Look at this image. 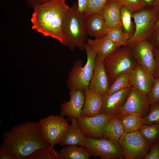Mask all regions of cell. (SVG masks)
I'll return each mask as SVG.
<instances>
[{
	"mask_svg": "<svg viewBox=\"0 0 159 159\" xmlns=\"http://www.w3.org/2000/svg\"><path fill=\"white\" fill-rule=\"evenodd\" d=\"M2 138L0 149L12 153L16 159H28L34 152L50 146L42 137L38 122L26 121L14 125L3 132Z\"/></svg>",
	"mask_w": 159,
	"mask_h": 159,
	"instance_id": "obj_1",
	"label": "cell"
},
{
	"mask_svg": "<svg viewBox=\"0 0 159 159\" xmlns=\"http://www.w3.org/2000/svg\"><path fill=\"white\" fill-rule=\"evenodd\" d=\"M66 0H52L34 7L31 19L33 29L57 39L64 45V24L69 8Z\"/></svg>",
	"mask_w": 159,
	"mask_h": 159,
	"instance_id": "obj_2",
	"label": "cell"
},
{
	"mask_svg": "<svg viewBox=\"0 0 159 159\" xmlns=\"http://www.w3.org/2000/svg\"><path fill=\"white\" fill-rule=\"evenodd\" d=\"M84 14L79 13L77 4L74 2L69 7L64 20L63 30L65 38L64 45L73 51L76 47L84 50V45L88 40L87 33Z\"/></svg>",
	"mask_w": 159,
	"mask_h": 159,
	"instance_id": "obj_3",
	"label": "cell"
},
{
	"mask_svg": "<svg viewBox=\"0 0 159 159\" xmlns=\"http://www.w3.org/2000/svg\"><path fill=\"white\" fill-rule=\"evenodd\" d=\"M84 49L87 54V62L84 66L81 59H78L74 62L67 81V87L69 90L81 89L85 91L88 89L92 76L96 54L87 42L84 44Z\"/></svg>",
	"mask_w": 159,
	"mask_h": 159,
	"instance_id": "obj_4",
	"label": "cell"
},
{
	"mask_svg": "<svg viewBox=\"0 0 159 159\" xmlns=\"http://www.w3.org/2000/svg\"><path fill=\"white\" fill-rule=\"evenodd\" d=\"M103 63L110 85L119 75L131 72L138 64L127 46L119 47L110 53L104 59Z\"/></svg>",
	"mask_w": 159,
	"mask_h": 159,
	"instance_id": "obj_5",
	"label": "cell"
},
{
	"mask_svg": "<svg viewBox=\"0 0 159 159\" xmlns=\"http://www.w3.org/2000/svg\"><path fill=\"white\" fill-rule=\"evenodd\" d=\"M132 16L134 20L135 29L128 42L127 46L130 48L142 41L150 39L159 18V14L153 7L142 9L132 13Z\"/></svg>",
	"mask_w": 159,
	"mask_h": 159,
	"instance_id": "obj_6",
	"label": "cell"
},
{
	"mask_svg": "<svg viewBox=\"0 0 159 159\" xmlns=\"http://www.w3.org/2000/svg\"><path fill=\"white\" fill-rule=\"evenodd\" d=\"M84 146L91 156L102 159L123 158L124 153L118 141L107 138H93L85 136Z\"/></svg>",
	"mask_w": 159,
	"mask_h": 159,
	"instance_id": "obj_7",
	"label": "cell"
},
{
	"mask_svg": "<svg viewBox=\"0 0 159 159\" xmlns=\"http://www.w3.org/2000/svg\"><path fill=\"white\" fill-rule=\"evenodd\" d=\"M126 159L144 158L148 153L151 144L139 130L124 133L118 141Z\"/></svg>",
	"mask_w": 159,
	"mask_h": 159,
	"instance_id": "obj_8",
	"label": "cell"
},
{
	"mask_svg": "<svg viewBox=\"0 0 159 159\" xmlns=\"http://www.w3.org/2000/svg\"><path fill=\"white\" fill-rule=\"evenodd\" d=\"M68 121L60 115H52L39 120L42 137L50 145L59 144L69 125Z\"/></svg>",
	"mask_w": 159,
	"mask_h": 159,
	"instance_id": "obj_9",
	"label": "cell"
},
{
	"mask_svg": "<svg viewBox=\"0 0 159 159\" xmlns=\"http://www.w3.org/2000/svg\"><path fill=\"white\" fill-rule=\"evenodd\" d=\"M116 114L102 113L90 117H81L77 119V123L86 136L95 138H102L105 127Z\"/></svg>",
	"mask_w": 159,
	"mask_h": 159,
	"instance_id": "obj_10",
	"label": "cell"
},
{
	"mask_svg": "<svg viewBox=\"0 0 159 159\" xmlns=\"http://www.w3.org/2000/svg\"><path fill=\"white\" fill-rule=\"evenodd\" d=\"M150 104L148 94L132 86L124 105L118 112L135 114L144 117L148 112Z\"/></svg>",
	"mask_w": 159,
	"mask_h": 159,
	"instance_id": "obj_11",
	"label": "cell"
},
{
	"mask_svg": "<svg viewBox=\"0 0 159 159\" xmlns=\"http://www.w3.org/2000/svg\"><path fill=\"white\" fill-rule=\"evenodd\" d=\"M153 47L148 40L142 41L130 48L138 64L154 76L156 63L153 51Z\"/></svg>",
	"mask_w": 159,
	"mask_h": 159,
	"instance_id": "obj_12",
	"label": "cell"
},
{
	"mask_svg": "<svg viewBox=\"0 0 159 159\" xmlns=\"http://www.w3.org/2000/svg\"><path fill=\"white\" fill-rule=\"evenodd\" d=\"M69 94V101L61 104L60 115L67 116L68 121H71L73 118L77 119L81 117L85 96V91L81 89L70 90Z\"/></svg>",
	"mask_w": 159,
	"mask_h": 159,
	"instance_id": "obj_13",
	"label": "cell"
},
{
	"mask_svg": "<svg viewBox=\"0 0 159 159\" xmlns=\"http://www.w3.org/2000/svg\"><path fill=\"white\" fill-rule=\"evenodd\" d=\"M103 60L96 57L95 69L88 88L102 95L107 92L110 86Z\"/></svg>",
	"mask_w": 159,
	"mask_h": 159,
	"instance_id": "obj_14",
	"label": "cell"
},
{
	"mask_svg": "<svg viewBox=\"0 0 159 159\" xmlns=\"http://www.w3.org/2000/svg\"><path fill=\"white\" fill-rule=\"evenodd\" d=\"M131 87L122 89L110 95L107 93L102 95V113L112 114L118 113L124 105Z\"/></svg>",
	"mask_w": 159,
	"mask_h": 159,
	"instance_id": "obj_15",
	"label": "cell"
},
{
	"mask_svg": "<svg viewBox=\"0 0 159 159\" xmlns=\"http://www.w3.org/2000/svg\"><path fill=\"white\" fill-rule=\"evenodd\" d=\"M130 77L132 86L147 94L151 90L154 81L153 77L138 64L131 71Z\"/></svg>",
	"mask_w": 159,
	"mask_h": 159,
	"instance_id": "obj_16",
	"label": "cell"
},
{
	"mask_svg": "<svg viewBox=\"0 0 159 159\" xmlns=\"http://www.w3.org/2000/svg\"><path fill=\"white\" fill-rule=\"evenodd\" d=\"M85 92V98L81 117H90L102 113V95L88 88Z\"/></svg>",
	"mask_w": 159,
	"mask_h": 159,
	"instance_id": "obj_17",
	"label": "cell"
},
{
	"mask_svg": "<svg viewBox=\"0 0 159 159\" xmlns=\"http://www.w3.org/2000/svg\"><path fill=\"white\" fill-rule=\"evenodd\" d=\"M122 5L117 0H109L102 8L101 12L109 28H122L120 17Z\"/></svg>",
	"mask_w": 159,
	"mask_h": 159,
	"instance_id": "obj_18",
	"label": "cell"
},
{
	"mask_svg": "<svg viewBox=\"0 0 159 159\" xmlns=\"http://www.w3.org/2000/svg\"><path fill=\"white\" fill-rule=\"evenodd\" d=\"M87 34L95 38L106 35L109 29L101 11L94 13L85 19Z\"/></svg>",
	"mask_w": 159,
	"mask_h": 159,
	"instance_id": "obj_19",
	"label": "cell"
},
{
	"mask_svg": "<svg viewBox=\"0 0 159 159\" xmlns=\"http://www.w3.org/2000/svg\"><path fill=\"white\" fill-rule=\"evenodd\" d=\"M94 51L96 58L104 59L105 57L119 47L106 35L92 39H88L87 42Z\"/></svg>",
	"mask_w": 159,
	"mask_h": 159,
	"instance_id": "obj_20",
	"label": "cell"
},
{
	"mask_svg": "<svg viewBox=\"0 0 159 159\" xmlns=\"http://www.w3.org/2000/svg\"><path fill=\"white\" fill-rule=\"evenodd\" d=\"M59 143L62 146L77 145L84 146L85 135L81 132L77 123V119L73 118Z\"/></svg>",
	"mask_w": 159,
	"mask_h": 159,
	"instance_id": "obj_21",
	"label": "cell"
},
{
	"mask_svg": "<svg viewBox=\"0 0 159 159\" xmlns=\"http://www.w3.org/2000/svg\"><path fill=\"white\" fill-rule=\"evenodd\" d=\"M124 131L127 133L139 130L144 124V117L126 112H118Z\"/></svg>",
	"mask_w": 159,
	"mask_h": 159,
	"instance_id": "obj_22",
	"label": "cell"
},
{
	"mask_svg": "<svg viewBox=\"0 0 159 159\" xmlns=\"http://www.w3.org/2000/svg\"><path fill=\"white\" fill-rule=\"evenodd\" d=\"M124 133L123 128L117 113L106 125L103 130L102 138L118 141Z\"/></svg>",
	"mask_w": 159,
	"mask_h": 159,
	"instance_id": "obj_23",
	"label": "cell"
},
{
	"mask_svg": "<svg viewBox=\"0 0 159 159\" xmlns=\"http://www.w3.org/2000/svg\"><path fill=\"white\" fill-rule=\"evenodd\" d=\"M62 159H88L91 155L84 146L67 145L59 151Z\"/></svg>",
	"mask_w": 159,
	"mask_h": 159,
	"instance_id": "obj_24",
	"label": "cell"
},
{
	"mask_svg": "<svg viewBox=\"0 0 159 159\" xmlns=\"http://www.w3.org/2000/svg\"><path fill=\"white\" fill-rule=\"evenodd\" d=\"M106 36L119 47L126 46L130 38L122 28H114L108 29Z\"/></svg>",
	"mask_w": 159,
	"mask_h": 159,
	"instance_id": "obj_25",
	"label": "cell"
},
{
	"mask_svg": "<svg viewBox=\"0 0 159 159\" xmlns=\"http://www.w3.org/2000/svg\"><path fill=\"white\" fill-rule=\"evenodd\" d=\"M130 72H125L119 75L111 85L107 93L110 95L122 89L131 87L132 85L130 77Z\"/></svg>",
	"mask_w": 159,
	"mask_h": 159,
	"instance_id": "obj_26",
	"label": "cell"
},
{
	"mask_svg": "<svg viewBox=\"0 0 159 159\" xmlns=\"http://www.w3.org/2000/svg\"><path fill=\"white\" fill-rule=\"evenodd\" d=\"M139 130L151 144L159 140V124H144Z\"/></svg>",
	"mask_w": 159,
	"mask_h": 159,
	"instance_id": "obj_27",
	"label": "cell"
},
{
	"mask_svg": "<svg viewBox=\"0 0 159 159\" xmlns=\"http://www.w3.org/2000/svg\"><path fill=\"white\" fill-rule=\"evenodd\" d=\"M28 159H62L59 152L50 145L47 148L38 150L33 153Z\"/></svg>",
	"mask_w": 159,
	"mask_h": 159,
	"instance_id": "obj_28",
	"label": "cell"
},
{
	"mask_svg": "<svg viewBox=\"0 0 159 159\" xmlns=\"http://www.w3.org/2000/svg\"><path fill=\"white\" fill-rule=\"evenodd\" d=\"M132 14L128 9L122 6L120 9V17L122 28L124 31L129 36L130 38L134 33Z\"/></svg>",
	"mask_w": 159,
	"mask_h": 159,
	"instance_id": "obj_29",
	"label": "cell"
},
{
	"mask_svg": "<svg viewBox=\"0 0 159 159\" xmlns=\"http://www.w3.org/2000/svg\"><path fill=\"white\" fill-rule=\"evenodd\" d=\"M144 119V124H159V104L151 103L149 111Z\"/></svg>",
	"mask_w": 159,
	"mask_h": 159,
	"instance_id": "obj_30",
	"label": "cell"
},
{
	"mask_svg": "<svg viewBox=\"0 0 159 159\" xmlns=\"http://www.w3.org/2000/svg\"><path fill=\"white\" fill-rule=\"evenodd\" d=\"M107 0H87V6L84 13L85 19L92 14L101 10Z\"/></svg>",
	"mask_w": 159,
	"mask_h": 159,
	"instance_id": "obj_31",
	"label": "cell"
},
{
	"mask_svg": "<svg viewBox=\"0 0 159 159\" xmlns=\"http://www.w3.org/2000/svg\"><path fill=\"white\" fill-rule=\"evenodd\" d=\"M122 5L128 9L132 13L141 10L146 6L140 0H117Z\"/></svg>",
	"mask_w": 159,
	"mask_h": 159,
	"instance_id": "obj_32",
	"label": "cell"
},
{
	"mask_svg": "<svg viewBox=\"0 0 159 159\" xmlns=\"http://www.w3.org/2000/svg\"><path fill=\"white\" fill-rule=\"evenodd\" d=\"M148 95L151 103L158 102L159 100V76L154 78L153 87Z\"/></svg>",
	"mask_w": 159,
	"mask_h": 159,
	"instance_id": "obj_33",
	"label": "cell"
},
{
	"mask_svg": "<svg viewBox=\"0 0 159 159\" xmlns=\"http://www.w3.org/2000/svg\"><path fill=\"white\" fill-rule=\"evenodd\" d=\"M144 159H159V140L151 144L148 153Z\"/></svg>",
	"mask_w": 159,
	"mask_h": 159,
	"instance_id": "obj_34",
	"label": "cell"
},
{
	"mask_svg": "<svg viewBox=\"0 0 159 159\" xmlns=\"http://www.w3.org/2000/svg\"><path fill=\"white\" fill-rule=\"evenodd\" d=\"M150 39L153 47L159 48V28L154 30Z\"/></svg>",
	"mask_w": 159,
	"mask_h": 159,
	"instance_id": "obj_35",
	"label": "cell"
},
{
	"mask_svg": "<svg viewBox=\"0 0 159 159\" xmlns=\"http://www.w3.org/2000/svg\"><path fill=\"white\" fill-rule=\"evenodd\" d=\"M153 52L156 63V69L153 77L154 78L159 76V48L153 47Z\"/></svg>",
	"mask_w": 159,
	"mask_h": 159,
	"instance_id": "obj_36",
	"label": "cell"
},
{
	"mask_svg": "<svg viewBox=\"0 0 159 159\" xmlns=\"http://www.w3.org/2000/svg\"><path fill=\"white\" fill-rule=\"evenodd\" d=\"M0 159H16L15 156L9 152L0 149Z\"/></svg>",
	"mask_w": 159,
	"mask_h": 159,
	"instance_id": "obj_37",
	"label": "cell"
},
{
	"mask_svg": "<svg viewBox=\"0 0 159 159\" xmlns=\"http://www.w3.org/2000/svg\"><path fill=\"white\" fill-rule=\"evenodd\" d=\"M52 0H26L27 5L29 6L34 7L39 5Z\"/></svg>",
	"mask_w": 159,
	"mask_h": 159,
	"instance_id": "obj_38",
	"label": "cell"
},
{
	"mask_svg": "<svg viewBox=\"0 0 159 159\" xmlns=\"http://www.w3.org/2000/svg\"><path fill=\"white\" fill-rule=\"evenodd\" d=\"M87 6V0H78L77 9L79 13L84 14Z\"/></svg>",
	"mask_w": 159,
	"mask_h": 159,
	"instance_id": "obj_39",
	"label": "cell"
},
{
	"mask_svg": "<svg viewBox=\"0 0 159 159\" xmlns=\"http://www.w3.org/2000/svg\"><path fill=\"white\" fill-rule=\"evenodd\" d=\"M146 6H153L155 0H140Z\"/></svg>",
	"mask_w": 159,
	"mask_h": 159,
	"instance_id": "obj_40",
	"label": "cell"
},
{
	"mask_svg": "<svg viewBox=\"0 0 159 159\" xmlns=\"http://www.w3.org/2000/svg\"><path fill=\"white\" fill-rule=\"evenodd\" d=\"M154 8L159 14V0H155L153 6Z\"/></svg>",
	"mask_w": 159,
	"mask_h": 159,
	"instance_id": "obj_41",
	"label": "cell"
},
{
	"mask_svg": "<svg viewBox=\"0 0 159 159\" xmlns=\"http://www.w3.org/2000/svg\"><path fill=\"white\" fill-rule=\"evenodd\" d=\"M159 28V18L155 25V26L154 27V30Z\"/></svg>",
	"mask_w": 159,
	"mask_h": 159,
	"instance_id": "obj_42",
	"label": "cell"
},
{
	"mask_svg": "<svg viewBox=\"0 0 159 159\" xmlns=\"http://www.w3.org/2000/svg\"><path fill=\"white\" fill-rule=\"evenodd\" d=\"M157 103H158V104H159V100L158 101V102Z\"/></svg>",
	"mask_w": 159,
	"mask_h": 159,
	"instance_id": "obj_43",
	"label": "cell"
}]
</instances>
